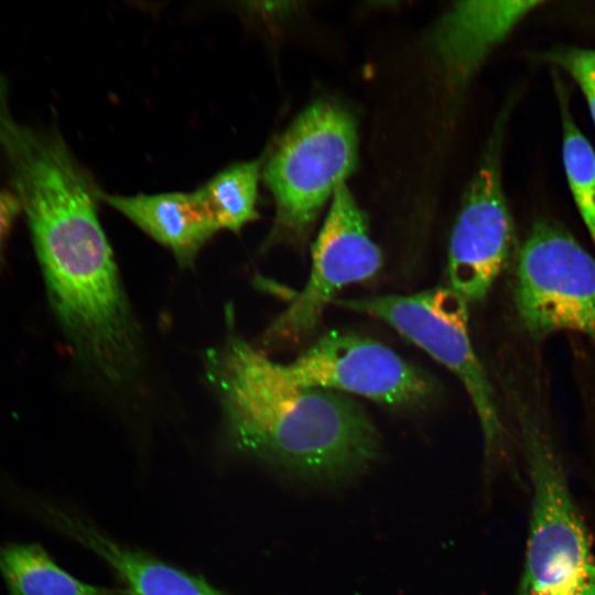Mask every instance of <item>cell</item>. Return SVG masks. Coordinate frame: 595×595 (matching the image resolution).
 I'll return each mask as SVG.
<instances>
[{
	"instance_id": "10",
	"label": "cell",
	"mask_w": 595,
	"mask_h": 595,
	"mask_svg": "<svg viewBox=\"0 0 595 595\" xmlns=\"http://www.w3.org/2000/svg\"><path fill=\"white\" fill-rule=\"evenodd\" d=\"M36 511L52 528L101 558L123 583L127 595H227L199 576L118 543L71 510L39 501Z\"/></svg>"
},
{
	"instance_id": "11",
	"label": "cell",
	"mask_w": 595,
	"mask_h": 595,
	"mask_svg": "<svg viewBox=\"0 0 595 595\" xmlns=\"http://www.w3.org/2000/svg\"><path fill=\"white\" fill-rule=\"evenodd\" d=\"M98 196L167 248L181 267L193 266L201 249L219 230L198 190L126 196L99 188Z\"/></svg>"
},
{
	"instance_id": "13",
	"label": "cell",
	"mask_w": 595,
	"mask_h": 595,
	"mask_svg": "<svg viewBox=\"0 0 595 595\" xmlns=\"http://www.w3.org/2000/svg\"><path fill=\"white\" fill-rule=\"evenodd\" d=\"M0 574L9 595H127L125 591L79 581L39 543L0 545Z\"/></svg>"
},
{
	"instance_id": "9",
	"label": "cell",
	"mask_w": 595,
	"mask_h": 595,
	"mask_svg": "<svg viewBox=\"0 0 595 595\" xmlns=\"http://www.w3.org/2000/svg\"><path fill=\"white\" fill-rule=\"evenodd\" d=\"M498 141L467 188L450 240V288L467 304L487 295L511 250L513 226L502 190Z\"/></svg>"
},
{
	"instance_id": "4",
	"label": "cell",
	"mask_w": 595,
	"mask_h": 595,
	"mask_svg": "<svg viewBox=\"0 0 595 595\" xmlns=\"http://www.w3.org/2000/svg\"><path fill=\"white\" fill-rule=\"evenodd\" d=\"M531 485L524 563L516 595H595V553L550 436L524 421Z\"/></svg>"
},
{
	"instance_id": "3",
	"label": "cell",
	"mask_w": 595,
	"mask_h": 595,
	"mask_svg": "<svg viewBox=\"0 0 595 595\" xmlns=\"http://www.w3.org/2000/svg\"><path fill=\"white\" fill-rule=\"evenodd\" d=\"M356 153L355 123L343 108L317 101L295 118L262 167L275 206L266 247L306 239L321 209L353 172Z\"/></svg>"
},
{
	"instance_id": "18",
	"label": "cell",
	"mask_w": 595,
	"mask_h": 595,
	"mask_svg": "<svg viewBox=\"0 0 595 595\" xmlns=\"http://www.w3.org/2000/svg\"><path fill=\"white\" fill-rule=\"evenodd\" d=\"M587 63L595 75V51L585 50Z\"/></svg>"
},
{
	"instance_id": "5",
	"label": "cell",
	"mask_w": 595,
	"mask_h": 595,
	"mask_svg": "<svg viewBox=\"0 0 595 595\" xmlns=\"http://www.w3.org/2000/svg\"><path fill=\"white\" fill-rule=\"evenodd\" d=\"M335 304L387 323L451 370L464 386L477 414L486 452L502 442L495 394L468 332L467 303L451 288L409 295L386 294L339 299Z\"/></svg>"
},
{
	"instance_id": "6",
	"label": "cell",
	"mask_w": 595,
	"mask_h": 595,
	"mask_svg": "<svg viewBox=\"0 0 595 595\" xmlns=\"http://www.w3.org/2000/svg\"><path fill=\"white\" fill-rule=\"evenodd\" d=\"M515 302L534 337H595V258L560 226L537 221L519 253Z\"/></svg>"
},
{
	"instance_id": "15",
	"label": "cell",
	"mask_w": 595,
	"mask_h": 595,
	"mask_svg": "<svg viewBox=\"0 0 595 595\" xmlns=\"http://www.w3.org/2000/svg\"><path fill=\"white\" fill-rule=\"evenodd\" d=\"M560 97L564 170L575 205L595 246V152L576 127L565 95L560 93Z\"/></svg>"
},
{
	"instance_id": "8",
	"label": "cell",
	"mask_w": 595,
	"mask_h": 595,
	"mask_svg": "<svg viewBox=\"0 0 595 595\" xmlns=\"http://www.w3.org/2000/svg\"><path fill=\"white\" fill-rule=\"evenodd\" d=\"M295 382L365 397L397 409L425 405L434 382L385 344L357 334L329 331L289 364Z\"/></svg>"
},
{
	"instance_id": "2",
	"label": "cell",
	"mask_w": 595,
	"mask_h": 595,
	"mask_svg": "<svg viewBox=\"0 0 595 595\" xmlns=\"http://www.w3.org/2000/svg\"><path fill=\"white\" fill-rule=\"evenodd\" d=\"M209 348L204 371L231 446L289 476L338 488L364 474L380 453L379 434L347 394L300 385L234 327Z\"/></svg>"
},
{
	"instance_id": "7",
	"label": "cell",
	"mask_w": 595,
	"mask_h": 595,
	"mask_svg": "<svg viewBox=\"0 0 595 595\" xmlns=\"http://www.w3.org/2000/svg\"><path fill=\"white\" fill-rule=\"evenodd\" d=\"M381 264L382 255L371 240L366 216L343 183L314 241L304 289L267 327L261 344L269 347L303 339L316 328L325 307L340 290L370 279Z\"/></svg>"
},
{
	"instance_id": "17",
	"label": "cell",
	"mask_w": 595,
	"mask_h": 595,
	"mask_svg": "<svg viewBox=\"0 0 595 595\" xmlns=\"http://www.w3.org/2000/svg\"><path fill=\"white\" fill-rule=\"evenodd\" d=\"M21 215V205L13 191L10 187H0V264L3 262L13 226Z\"/></svg>"
},
{
	"instance_id": "16",
	"label": "cell",
	"mask_w": 595,
	"mask_h": 595,
	"mask_svg": "<svg viewBox=\"0 0 595 595\" xmlns=\"http://www.w3.org/2000/svg\"><path fill=\"white\" fill-rule=\"evenodd\" d=\"M552 60L567 71L580 85L595 125V75L587 63L585 50L561 51L552 55Z\"/></svg>"
},
{
	"instance_id": "14",
	"label": "cell",
	"mask_w": 595,
	"mask_h": 595,
	"mask_svg": "<svg viewBox=\"0 0 595 595\" xmlns=\"http://www.w3.org/2000/svg\"><path fill=\"white\" fill-rule=\"evenodd\" d=\"M262 159L231 164L198 190L219 230L239 232L259 217L257 205Z\"/></svg>"
},
{
	"instance_id": "1",
	"label": "cell",
	"mask_w": 595,
	"mask_h": 595,
	"mask_svg": "<svg viewBox=\"0 0 595 595\" xmlns=\"http://www.w3.org/2000/svg\"><path fill=\"white\" fill-rule=\"evenodd\" d=\"M11 187L76 360L101 388L128 389L140 372V334L99 221V187L65 150L28 159Z\"/></svg>"
},
{
	"instance_id": "12",
	"label": "cell",
	"mask_w": 595,
	"mask_h": 595,
	"mask_svg": "<svg viewBox=\"0 0 595 595\" xmlns=\"http://www.w3.org/2000/svg\"><path fill=\"white\" fill-rule=\"evenodd\" d=\"M543 2L463 1L441 20L434 45L455 83L466 82L489 52L531 11Z\"/></svg>"
}]
</instances>
